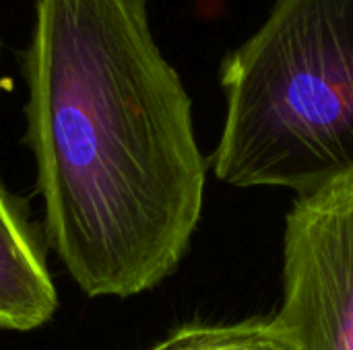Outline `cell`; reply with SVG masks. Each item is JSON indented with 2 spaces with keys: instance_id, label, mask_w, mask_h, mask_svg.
Wrapping results in <instances>:
<instances>
[{
  "instance_id": "cell-1",
  "label": "cell",
  "mask_w": 353,
  "mask_h": 350,
  "mask_svg": "<svg viewBox=\"0 0 353 350\" xmlns=\"http://www.w3.org/2000/svg\"><path fill=\"white\" fill-rule=\"evenodd\" d=\"M149 2H35L27 142L46 235L89 299L163 283L203 212L192 99L155 41Z\"/></svg>"
},
{
  "instance_id": "cell-2",
  "label": "cell",
  "mask_w": 353,
  "mask_h": 350,
  "mask_svg": "<svg viewBox=\"0 0 353 350\" xmlns=\"http://www.w3.org/2000/svg\"><path fill=\"white\" fill-rule=\"evenodd\" d=\"M215 175L310 196L353 177V0H275L221 62Z\"/></svg>"
},
{
  "instance_id": "cell-3",
  "label": "cell",
  "mask_w": 353,
  "mask_h": 350,
  "mask_svg": "<svg viewBox=\"0 0 353 350\" xmlns=\"http://www.w3.org/2000/svg\"><path fill=\"white\" fill-rule=\"evenodd\" d=\"M275 320L298 350H353V177L288 212Z\"/></svg>"
},
{
  "instance_id": "cell-4",
  "label": "cell",
  "mask_w": 353,
  "mask_h": 350,
  "mask_svg": "<svg viewBox=\"0 0 353 350\" xmlns=\"http://www.w3.org/2000/svg\"><path fill=\"white\" fill-rule=\"evenodd\" d=\"M58 309L43 252L21 206L0 182V330L31 332Z\"/></svg>"
},
{
  "instance_id": "cell-5",
  "label": "cell",
  "mask_w": 353,
  "mask_h": 350,
  "mask_svg": "<svg viewBox=\"0 0 353 350\" xmlns=\"http://www.w3.org/2000/svg\"><path fill=\"white\" fill-rule=\"evenodd\" d=\"M149 350H298L275 318L238 324H186Z\"/></svg>"
},
{
  "instance_id": "cell-6",
  "label": "cell",
  "mask_w": 353,
  "mask_h": 350,
  "mask_svg": "<svg viewBox=\"0 0 353 350\" xmlns=\"http://www.w3.org/2000/svg\"><path fill=\"white\" fill-rule=\"evenodd\" d=\"M6 87V78H4V74H2V68H0V91Z\"/></svg>"
}]
</instances>
